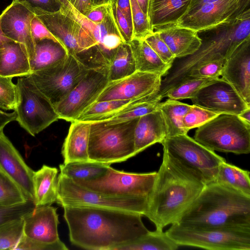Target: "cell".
Masks as SVG:
<instances>
[{"instance_id":"cell-19","label":"cell","mask_w":250,"mask_h":250,"mask_svg":"<svg viewBox=\"0 0 250 250\" xmlns=\"http://www.w3.org/2000/svg\"><path fill=\"white\" fill-rule=\"evenodd\" d=\"M0 170L16 183L28 200L33 201L34 171L25 163L3 130L0 131Z\"/></svg>"},{"instance_id":"cell-3","label":"cell","mask_w":250,"mask_h":250,"mask_svg":"<svg viewBox=\"0 0 250 250\" xmlns=\"http://www.w3.org/2000/svg\"><path fill=\"white\" fill-rule=\"evenodd\" d=\"M175 224L197 228L250 227V196L216 182L208 184Z\"/></svg>"},{"instance_id":"cell-9","label":"cell","mask_w":250,"mask_h":250,"mask_svg":"<svg viewBox=\"0 0 250 250\" xmlns=\"http://www.w3.org/2000/svg\"><path fill=\"white\" fill-rule=\"evenodd\" d=\"M161 144L170 158L205 185L215 182L220 165L226 161L187 134L167 137Z\"/></svg>"},{"instance_id":"cell-25","label":"cell","mask_w":250,"mask_h":250,"mask_svg":"<svg viewBox=\"0 0 250 250\" xmlns=\"http://www.w3.org/2000/svg\"><path fill=\"white\" fill-rule=\"evenodd\" d=\"M90 123L71 122L62 149L63 163L89 161L88 147Z\"/></svg>"},{"instance_id":"cell-51","label":"cell","mask_w":250,"mask_h":250,"mask_svg":"<svg viewBox=\"0 0 250 250\" xmlns=\"http://www.w3.org/2000/svg\"><path fill=\"white\" fill-rule=\"evenodd\" d=\"M79 12L83 13L92 7L91 0H67Z\"/></svg>"},{"instance_id":"cell-49","label":"cell","mask_w":250,"mask_h":250,"mask_svg":"<svg viewBox=\"0 0 250 250\" xmlns=\"http://www.w3.org/2000/svg\"><path fill=\"white\" fill-rule=\"evenodd\" d=\"M113 3L125 15L129 23L132 26L130 0H114Z\"/></svg>"},{"instance_id":"cell-44","label":"cell","mask_w":250,"mask_h":250,"mask_svg":"<svg viewBox=\"0 0 250 250\" xmlns=\"http://www.w3.org/2000/svg\"><path fill=\"white\" fill-rule=\"evenodd\" d=\"M64 244H46L38 242L25 236L23 234L14 250H67Z\"/></svg>"},{"instance_id":"cell-52","label":"cell","mask_w":250,"mask_h":250,"mask_svg":"<svg viewBox=\"0 0 250 250\" xmlns=\"http://www.w3.org/2000/svg\"><path fill=\"white\" fill-rule=\"evenodd\" d=\"M219 0H191L188 11L193 10L203 5L215 2Z\"/></svg>"},{"instance_id":"cell-5","label":"cell","mask_w":250,"mask_h":250,"mask_svg":"<svg viewBox=\"0 0 250 250\" xmlns=\"http://www.w3.org/2000/svg\"><path fill=\"white\" fill-rule=\"evenodd\" d=\"M139 118L111 124L89 122V160L110 165L135 156L134 131Z\"/></svg>"},{"instance_id":"cell-46","label":"cell","mask_w":250,"mask_h":250,"mask_svg":"<svg viewBox=\"0 0 250 250\" xmlns=\"http://www.w3.org/2000/svg\"><path fill=\"white\" fill-rule=\"evenodd\" d=\"M113 14L116 24L124 41L129 43L133 39V28L125 15L113 3L112 4Z\"/></svg>"},{"instance_id":"cell-13","label":"cell","mask_w":250,"mask_h":250,"mask_svg":"<svg viewBox=\"0 0 250 250\" xmlns=\"http://www.w3.org/2000/svg\"><path fill=\"white\" fill-rule=\"evenodd\" d=\"M156 175L157 171L128 173L116 170L110 166L104 174L96 178L74 182L88 189L103 194L148 200Z\"/></svg>"},{"instance_id":"cell-41","label":"cell","mask_w":250,"mask_h":250,"mask_svg":"<svg viewBox=\"0 0 250 250\" xmlns=\"http://www.w3.org/2000/svg\"><path fill=\"white\" fill-rule=\"evenodd\" d=\"M12 78L0 75V108L5 110H15L16 104V84Z\"/></svg>"},{"instance_id":"cell-24","label":"cell","mask_w":250,"mask_h":250,"mask_svg":"<svg viewBox=\"0 0 250 250\" xmlns=\"http://www.w3.org/2000/svg\"><path fill=\"white\" fill-rule=\"evenodd\" d=\"M191 0H149L147 17L154 31L177 24L187 13Z\"/></svg>"},{"instance_id":"cell-7","label":"cell","mask_w":250,"mask_h":250,"mask_svg":"<svg viewBox=\"0 0 250 250\" xmlns=\"http://www.w3.org/2000/svg\"><path fill=\"white\" fill-rule=\"evenodd\" d=\"M63 44L68 54L88 69L90 55L97 43L90 32L65 7L54 12L34 13Z\"/></svg>"},{"instance_id":"cell-43","label":"cell","mask_w":250,"mask_h":250,"mask_svg":"<svg viewBox=\"0 0 250 250\" xmlns=\"http://www.w3.org/2000/svg\"><path fill=\"white\" fill-rule=\"evenodd\" d=\"M35 207L34 202L31 200L12 207H0V225L21 218L25 214L32 211Z\"/></svg>"},{"instance_id":"cell-17","label":"cell","mask_w":250,"mask_h":250,"mask_svg":"<svg viewBox=\"0 0 250 250\" xmlns=\"http://www.w3.org/2000/svg\"><path fill=\"white\" fill-rule=\"evenodd\" d=\"M190 100L193 105L219 114L238 115L250 107L229 83L220 78L202 88Z\"/></svg>"},{"instance_id":"cell-39","label":"cell","mask_w":250,"mask_h":250,"mask_svg":"<svg viewBox=\"0 0 250 250\" xmlns=\"http://www.w3.org/2000/svg\"><path fill=\"white\" fill-rule=\"evenodd\" d=\"M218 115V113L193 104L184 116V127L188 132L190 129L200 126Z\"/></svg>"},{"instance_id":"cell-56","label":"cell","mask_w":250,"mask_h":250,"mask_svg":"<svg viewBox=\"0 0 250 250\" xmlns=\"http://www.w3.org/2000/svg\"><path fill=\"white\" fill-rule=\"evenodd\" d=\"M238 116L243 120L250 124V107L242 111Z\"/></svg>"},{"instance_id":"cell-31","label":"cell","mask_w":250,"mask_h":250,"mask_svg":"<svg viewBox=\"0 0 250 250\" xmlns=\"http://www.w3.org/2000/svg\"><path fill=\"white\" fill-rule=\"evenodd\" d=\"M215 182L250 196L249 171L228 163L226 161L220 165Z\"/></svg>"},{"instance_id":"cell-18","label":"cell","mask_w":250,"mask_h":250,"mask_svg":"<svg viewBox=\"0 0 250 250\" xmlns=\"http://www.w3.org/2000/svg\"><path fill=\"white\" fill-rule=\"evenodd\" d=\"M0 26L5 37L23 45L30 61L35 54V43L31 31V22L35 14L18 2H13L1 14Z\"/></svg>"},{"instance_id":"cell-53","label":"cell","mask_w":250,"mask_h":250,"mask_svg":"<svg viewBox=\"0 0 250 250\" xmlns=\"http://www.w3.org/2000/svg\"><path fill=\"white\" fill-rule=\"evenodd\" d=\"M114 0H91L92 7L101 5L112 4Z\"/></svg>"},{"instance_id":"cell-34","label":"cell","mask_w":250,"mask_h":250,"mask_svg":"<svg viewBox=\"0 0 250 250\" xmlns=\"http://www.w3.org/2000/svg\"><path fill=\"white\" fill-rule=\"evenodd\" d=\"M179 246L163 230L149 231L133 243L120 247L118 250H175Z\"/></svg>"},{"instance_id":"cell-36","label":"cell","mask_w":250,"mask_h":250,"mask_svg":"<svg viewBox=\"0 0 250 250\" xmlns=\"http://www.w3.org/2000/svg\"><path fill=\"white\" fill-rule=\"evenodd\" d=\"M27 201L16 183L0 170V207H12Z\"/></svg>"},{"instance_id":"cell-33","label":"cell","mask_w":250,"mask_h":250,"mask_svg":"<svg viewBox=\"0 0 250 250\" xmlns=\"http://www.w3.org/2000/svg\"><path fill=\"white\" fill-rule=\"evenodd\" d=\"M108 71L109 82L124 78L137 71L129 43L124 42L117 48L108 66Z\"/></svg>"},{"instance_id":"cell-6","label":"cell","mask_w":250,"mask_h":250,"mask_svg":"<svg viewBox=\"0 0 250 250\" xmlns=\"http://www.w3.org/2000/svg\"><path fill=\"white\" fill-rule=\"evenodd\" d=\"M193 139L213 151L249 154L250 124L235 114H220L197 127Z\"/></svg>"},{"instance_id":"cell-45","label":"cell","mask_w":250,"mask_h":250,"mask_svg":"<svg viewBox=\"0 0 250 250\" xmlns=\"http://www.w3.org/2000/svg\"><path fill=\"white\" fill-rule=\"evenodd\" d=\"M12 1L20 3L33 13L36 11L54 12L61 6L58 0H13Z\"/></svg>"},{"instance_id":"cell-32","label":"cell","mask_w":250,"mask_h":250,"mask_svg":"<svg viewBox=\"0 0 250 250\" xmlns=\"http://www.w3.org/2000/svg\"><path fill=\"white\" fill-rule=\"evenodd\" d=\"M110 165L93 161L73 162L59 166L60 174L74 181H87L104 174Z\"/></svg>"},{"instance_id":"cell-1","label":"cell","mask_w":250,"mask_h":250,"mask_svg":"<svg viewBox=\"0 0 250 250\" xmlns=\"http://www.w3.org/2000/svg\"><path fill=\"white\" fill-rule=\"evenodd\" d=\"M71 243L91 250H118L149 230L142 214L90 206L64 207Z\"/></svg>"},{"instance_id":"cell-57","label":"cell","mask_w":250,"mask_h":250,"mask_svg":"<svg viewBox=\"0 0 250 250\" xmlns=\"http://www.w3.org/2000/svg\"><path fill=\"white\" fill-rule=\"evenodd\" d=\"M2 54V49H0V64L1 62Z\"/></svg>"},{"instance_id":"cell-28","label":"cell","mask_w":250,"mask_h":250,"mask_svg":"<svg viewBox=\"0 0 250 250\" xmlns=\"http://www.w3.org/2000/svg\"><path fill=\"white\" fill-rule=\"evenodd\" d=\"M129 44L137 71L166 75L171 66L164 62L144 40L133 39Z\"/></svg>"},{"instance_id":"cell-50","label":"cell","mask_w":250,"mask_h":250,"mask_svg":"<svg viewBox=\"0 0 250 250\" xmlns=\"http://www.w3.org/2000/svg\"><path fill=\"white\" fill-rule=\"evenodd\" d=\"M17 114L15 111L8 112L0 108V131L3 130L6 125L11 122L16 121Z\"/></svg>"},{"instance_id":"cell-12","label":"cell","mask_w":250,"mask_h":250,"mask_svg":"<svg viewBox=\"0 0 250 250\" xmlns=\"http://www.w3.org/2000/svg\"><path fill=\"white\" fill-rule=\"evenodd\" d=\"M16 90V121L31 135L35 136L59 119L52 104L27 77L18 80Z\"/></svg>"},{"instance_id":"cell-16","label":"cell","mask_w":250,"mask_h":250,"mask_svg":"<svg viewBox=\"0 0 250 250\" xmlns=\"http://www.w3.org/2000/svg\"><path fill=\"white\" fill-rule=\"evenodd\" d=\"M162 77L158 74L136 71L124 78L109 82L95 102L131 100L158 94Z\"/></svg>"},{"instance_id":"cell-10","label":"cell","mask_w":250,"mask_h":250,"mask_svg":"<svg viewBox=\"0 0 250 250\" xmlns=\"http://www.w3.org/2000/svg\"><path fill=\"white\" fill-rule=\"evenodd\" d=\"M56 202L64 207L90 206L133 212L146 215L148 200L144 198L111 196L82 186L60 174Z\"/></svg>"},{"instance_id":"cell-55","label":"cell","mask_w":250,"mask_h":250,"mask_svg":"<svg viewBox=\"0 0 250 250\" xmlns=\"http://www.w3.org/2000/svg\"><path fill=\"white\" fill-rule=\"evenodd\" d=\"M143 12L147 16L149 0H136Z\"/></svg>"},{"instance_id":"cell-4","label":"cell","mask_w":250,"mask_h":250,"mask_svg":"<svg viewBox=\"0 0 250 250\" xmlns=\"http://www.w3.org/2000/svg\"><path fill=\"white\" fill-rule=\"evenodd\" d=\"M202 43L193 54L174 61L162 80L158 95L181 83L195 67L208 62L226 61L245 40L250 38V8L231 21L198 32Z\"/></svg>"},{"instance_id":"cell-30","label":"cell","mask_w":250,"mask_h":250,"mask_svg":"<svg viewBox=\"0 0 250 250\" xmlns=\"http://www.w3.org/2000/svg\"><path fill=\"white\" fill-rule=\"evenodd\" d=\"M192 106L169 99L160 103L159 109L164 121L167 137L187 134L188 132L183 126V119Z\"/></svg>"},{"instance_id":"cell-37","label":"cell","mask_w":250,"mask_h":250,"mask_svg":"<svg viewBox=\"0 0 250 250\" xmlns=\"http://www.w3.org/2000/svg\"><path fill=\"white\" fill-rule=\"evenodd\" d=\"M22 218L0 225V250H13L23 232Z\"/></svg>"},{"instance_id":"cell-48","label":"cell","mask_w":250,"mask_h":250,"mask_svg":"<svg viewBox=\"0 0 250 250\" xmlns=\"http://www.w3.org/2000/svg\"><path fill=\"white\" fill-rule=\"evenodd\" d=\"M112 4H109L91 7L83 15L91 22L97 24H100L105 18Z\"/></svg>"},{"instance_id":"cell-15","label":"cell","mask_w":250,"mask_h":250,"mask_svg":"<svg viewBox=\"0 0 250 250\" xmlns=\"http://www.w3.org/2000/svg\"><path fill=\"white\" fill-rule=\"evenodd\" d=\"M250 5V0H220L188 11L176 24L200 32L235 19Z\"/></svg>"},{"instance_id":"cell-40","label":"cell","mask_w":250,"mask_h":250,"mask_svg":"<svg viewBox=\"0 0 250 250\" xmlns=\"http://www.w3.org/2000/svg\"><path fill=\"white\" fill-rule=\"evenodd\" d=\"M226 61L216 60L203 63L192 69L182 82L191 79L219 78Z\"/></svg>"},{"instance_id":"cell-38","label":"cell","mask_w":250,"mask_h":250,"mask_svg":"<svg viewBox=\"0 0 250 250\" xmlns=\"http://www.w3.org/2000/svg\"><path fill=\"white\" fill-rule=\"evenodd\" d=\"M130 2L133 39L144 40L154 31L150 26L147 16L143 12L136 0H130Z\"/></svg>"},{"instance_id":"cell-22","label":"cell","mask_w":250,"mask_h":250,"mask_svg":"<svg viewBox=\"0 0 250 250\" xmlns=\"http://www.w3.org/2000/svg\"><path fill=\"white\" fill-rule=\"evenodd\" d=\"M154 31L158 33L176 59L193 54L202 43L197 32L176 24L166 26Z\"/></svg>"},{"instance_id":"cell-35","label":"cell","mask_w":250,"mask_h":250,"mask_svg":"<svg viewBox=\"0 0 250 250\" xmlns=\"http://www.w3.org/2000/svg\"><path fill=\"white\" fill-rule=\"evenodd\" d=\"M219 78H205L191 79L183 81L167 90L162 96V99L178 100L191 99L202 88L213 83Z\"/></svg>"},{"instance_id":"cell-47","label":"cell","mask_w":250,"mask_h":250,"mask_svg":"<svg viewBox=\"0 0 250 250\" xmlns=\"http://www.w3.org/2000/svg\"><path fill=\"white\" fill-rule=\"evenodd\" d=\"M31 31L35 42L43 39H49L63 45L36 15L33 17L31 22Z\"/></svg>"},{"instance_id":"cell-11","label":"cell","mask_w":250,"mask_h":250,"mask_svg":"<svg viewBox=\"0 0 250 250\" xmlns=\"http://www.w3.org/2000/svg\"><path fill=\"white\" fill-rule=\"evenodd\" d=\"M89 69L68 54L59 62L26 77L55 107L77 85Z\"/></svg>"},{"instance_id":"cell-21","label":"cell","mask_w":250,"mask_h":250,"mask_svg":"<svg viewBox=\"0 0 250 250\" xmlns=\"http://www.w3.org/2000/svg\"><path fill=\"white\" fill-rule=\"evenodd\" d=\"M221 76L250 105V38L240 44L226 60Z\"/></svg>"},{"instance_id":"cell-14","label":"cell","mask_w":250,"mask_h":250,"mask_svg":"<svg viewBox=\"0 0 250 250\" xmlns=\"http://www.w3.org/2000/svg\"><path fill=\"white\" fill-rule=\"evenodd\" d=\"M108 68L88 70L77 85L54 107L59 119L71 122L96 101L109 82Z\"/></svg>"},{"instance_id":"cell-8","label":"cell","mask_w":250,"mask_h":250,"mask_svg":"<svg viewBox=\"0 0 250 250\" xmlns=\"http://www.w3.org/2000/svg\"><path fill=\"white\" fill-rule=\"evenodd\" d=\"M166 232L179 246L210 250H250V227L197 228L174 224Z\"/></svg>"},{"instance_id":"cell-20","label":"cell","mask_w":250,"mask_h":250,"mask_svg":"<svg viewBox=\"0 0 250 250\" xmlns=\"http://www.w3.org/2000/svg\"><path fill=\"white\" fill-rule=\"evenodd\" d=\"M23 235L46 244L63 243L59 236V224L57 208L51 205L35 207L22 217Z\"/></svg>"},{"instance_id":"cell-27","label":"cell","mask_w":250,"mask_h":250,"mask_svg":"<svg viewBox=\"0 0 250 250\" xmlns=\"http://www.w3.org/2000/svg\"><path fill=\"white\" fill-rule=\"evenodd\" d=\"M58 170L43 165L33 176L34 203L36 207L51 205L58 196Z\"/></svg>"},{"instance_id":"cell-2","label":"cell","mask_w":250,"mask_h":250,"mask_svg":"<svg viewBox=\"0 0 250 250\" xmlns=\"http://www.w3.org/2000/svg\"><path fill=\"white\" fill-rule=\"evenodd\" d=\"M206 185L163 150L162 164L148 200L146 217L163 230L177 223Z\"/></svg>"},{"instance_id":"cell-29","label":"cell","mask_w":250,"mask_h":250,"mask_svg":"<svg viewBox=\"0 0 250 250\" xmlns=\"http://www.w3.org/2000/svg\"><path fill=\"white\" fill-rule=\"evenodd\" d=\"M35 43V54L30 61L32 73L59 62L68 54L63 45L53 40L43 39Z\"/></svg>"},{"instance_id":"cell-42","label":"cell","mask_w":250,"mask_h":250,"mask_svg":"<svg viewBox=\"0 0 250 250\" xmlns=\"http://www.w3.org/2000/svg\"><path fill=\"white\" fill-rule=\"evenodd\" d=\"M144 40L164 62L172 65L176 58L157 32L154 31Z\"/></svg>"},{"instance_id":"cell-23","label":"cell","mask_w":250,"mask_h":250,"mask_svg":"<svg viewBox=\"0 0 250 250\" xmlns=\"http://www.w3.org/2000/svg\"><path fill=\"white\" fill-rule=\"evenodd\" d=\"M166 137L164 121L159 109L140 117L134 131L136 155L156 143L162 144Z\"/></svg>"},{"instance_id":"cell-54","label":"cell","mask_w":250,"mask_h":250,"mask_svg":"<svg viewBox=\"0 0 250 250\" xmlns=\"http://www.w3.org/2000/svg\"><path fill=\"white\" fill-rule=\"evenodd\" d=\"M1 15H0V49H3L5 43L12 40L8 39L3 34L0 26V19Z\"/></svg>"},{"instance_id":"cell-26","label":"cell","mask_w":250,"mask_h":250,"mask_svg":"<svg viewBox=\"0 0 250 250\" xmlns=\"http://www.w3.org/2000/svg\"><path fill=\"white\" fill-rule=\"evenodd\" d=\"M30 60L25 46L11 41L2 49L0 75L7 77H26L31 74Z\"/></svg>"}]
</instances>
